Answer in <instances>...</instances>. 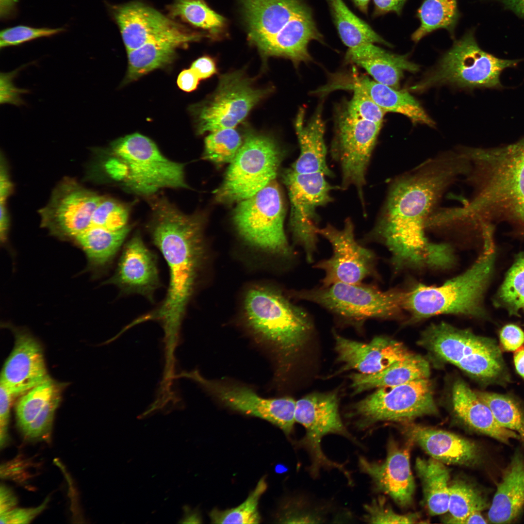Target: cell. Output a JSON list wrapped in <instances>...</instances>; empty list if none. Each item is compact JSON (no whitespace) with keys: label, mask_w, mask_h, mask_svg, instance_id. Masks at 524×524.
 <instances>
[{"label":"cell","mask_w":524,"mask_h":524,"mask_svg":"<svg viewBox=\"0 0 524 524\" xmlns=\"http://www.w3.org/2000/svg\"><path fill=\"white\" fill-rule=\"evenodd\" d=\"M407 0H373L374 9L373 16L377 17L389 13L400 15Z\"/></svg>","instance_id":"cell-52"},{"label":"cell","mask_w":524,"mask_h":524,"mask_svg":"<svg viewBox=\"0 0 524 524\" xmlns=\"http://www.w3.org/2000/svg\"><path fill=\"white\" fill-rule=\"evenodd\" d=\"M10 185L5 172L1 171L0 174V202H5L10 190Z\"/></svg>","instance_id":"cell-62"},{"label":"cell","mask_w":524,"mask_h":524,"mask_svg":"<svg viewBox=\"0 0 524 524\" xmlns=\"http://www.w3.org/2000/svg\"><path fill=\"white\" fill-rule=\"evenodd\" d=\"M346 60L364 68L375 81L398 89L405 71L416 72V64L407 55L391 53L373 43H366L349 48Z\"/></svg>","instance_id":"cell-28"},{"label":"cell","mask_w":524,"mask_h":524,"mask_svg":"<svg viewBox=\"0 0 524 524\" xmlns=\"http://www.w3.org/2000/svg\"><path fill=\"white\" fill-rule=\"evenodd\" d=\"M483 241L480 256L460 275L438 286L418 284L405 292L404 309L413 320L440 314L485 316L483 299L493 274L495 253L493 237Z\"/></svg>","instance_id":"cell-5"},{"label":"cell","mask_w":524,"mask_h":524,"mask_svg":"<svg viewBox=\"0 0 524 524\" xmlns=\"http://www.w3.org/2000/svg\"><path fill=\"white\" fill-rule=\"evenodd\" d=\"M269 90L254 87L252 79L241 70L222 75L214 93L198 108V132L234 128Z\"/></svg>","instance_id":"cell-17"},{"label":"cell","mask_w":524,"mask_h":524,"mask_svg":"<svg viewBox=\"0 0 524 524\" xmlns=\"http://www.w3.org/2000/svg\"><path fill=\"white\" fill-rule=\"evenodd\" d=\"M322 172L297 173L291 168L283 175V180L291 203L290 229L294 241L301 246L307 262H312L317 250L319 207L332 200L330 193L335 187L327 180Z\"/></svg>","instance_id":"cell-14"},{"label":"cell","mask_w":524,"mask_h":524,"mask_svg":"<svg viewBox=\"0 0 524 524\" xmlns=\"http://www.w3.org/2000/svg\"><path fill=\"white\" fill-rule=\"evenodd\" d=\"M131 229V226L129 225L115 231L91 227L74 239L85 252L91 264L102 266L113 259Z\"/></svg>","instance_id":"cell-36"},{"label":"cell","mask_w":524,"mask_h":524,"mask_svg":"<svg viewBox=\"0 0 524 524\" xmlns=\"http://www.w3.org/2000/svg\"><path fill=\"white\" fill-rule=\"evenodd\" d=\"M128 209L123 205L113 199L102 197L93 213L90 227L117 230L128 225Z\"/></svg>","instance_id":"cell-44"},{"label":"cell","mask_w":524,"mask_h":524,"mask_svg":"<svg viewBox=\"0 0 524 524\" xmlns=\"http://www.w3.org/2000/svg\"><path fill=\"white\" fill-rule=\"evenodd\" d=\"M62 194L48 210V221L57 232L74 238L90 227L93 213L102 197L75 186L65 189Z\"/></svg>","instance_id":"cell-25"},{"label":"cell","mask_w":524,"mask_h":524,"mask_svg":"<svg viewBox=\"0 0 524 524\" xmlns=\"http://www.w3.org/2000/svg\"><path fill=\"white\" fill-rule=\"evenodd\" d=\"M524 59H504L478 46L473 31L467 32L442 57L437 66L411 87L421 91L433 86L450 84L470 89H502L500 77L507 68Z\"/></svg>","instance_id":"cell-7"},{"label":"cell","mask_w":524,"mask_h":524,"mask_svg":"<svg viewBox=\"0 0 524 524\" xmlns=\"http://www.w3.org/2000/svg\"><path fill=\"white\" fill-rule=\"evenodd\" d=\"M317 232L330 243L333 250L330 258L313 266L324 272L322 286L360 284L366 278L378 277L376 255L356 240L354 226L350 218L345 220L342 229L328 224L319 228Z\"/></svg>","instance_id":"cell-18"},{"label":"cell","mask_w":524,"mask_h":524,"mask_svg":"<svg viewBox=\"0 0 524 524\" xmlns=\"http://www.w3.org/2000/svg\"><path fill=\"white\" fill-rule=\"evenodd\" d=\"M477 187L464 212L481 222H508L524 234V136L513 144L489 148H469Z\"/></svg>","instance_id":"cell-3"},{"label":"cell","mask_w":524,"mask_h":524,"mask_svg":"<svg viewBox=\"0 0 524 524\" xmlns=\"http://www.w3.org/2000/svg\"><path fill=\"white\" fill-rule=\"evenodd\" d=\"M350 83L339 85V89H357L366 94L385 113L393 112L408 117L414 124L434 127L435 122L420 103L408 92L394 89L374 81L367 77H354Z\"/></svg>","instance_id":"cell-31"},{"label":"cell","mask_w":524,"mask_h":524,"mask_svg":"<svg viewBox=\"0 0 524 524\" xmlns=\"http://www.w3.org/2000/svg\"><path fill=\"white\" fill-rule=\"evenodd\" d=\"M281 157L279 148L272 138L248 133L216 190L217 200L231 203L253 196L273 181Z\"/></svg>","instance_id":"cell-11"},{"label":"cell","mask_w":524,"mask_h":524,"mask_svg":"<svg viewBox=\"0 0 524 524\" xmlns=\"http://www.w3.org/2000/svg\"><path fill=\"white\" fill-rule=\"evenodd\" d=\"M500 340L504 349L515 351L524 344V332L516 325L508 324L502 328Z\"/></svg>","instance_id":"cell-50"},{"label":"cell","mask_w":524,"mask_h":524,"mask_svg":"<svg viewBox=\"0 0 524 524\" xmlns=\"http://www.w3.org/2000/svg\"><path fill=\"white\" fill-rule=\"evenodd\" d=\"M480 511H474L463 519L458 521L457 524H485V519L480 513Z\"/></svg>","instance_id":"cell-61"},{"label":"cell","mask_w":524,"mask_h":524,"mask_svg":"<svg viewBox=\"0 0 524 524\" xmlns=\"http://www.w3.org/2000/svg\"><path fill=\"white\" fill-rule=\"evenodd\" d=\"M192 69L199 79H204L210 77L216 72V68L213 60L208 56L199 58L191 65Z\"/></svg>","instance_id":"cell-53"},{"label":"cell","mask_w":524,"mask_h":524,"mask_svg":"<svg viewBox=\"0 0 524 524\" xmlns=\"http://www.w3.org/2000/svg\"><path fill=\"white\" fill-rule=\"evenodd\" d=\"M354 5L361 12L367 14L368 12V5L371 0H351Z\"/></svg>","instance_id":"cell-63"},{"label":"cell","mask_w":524,"mask_h":524,"mask_svg":"<svg viewBox=\"0 0 524 524\" xmlns=\"http://www.w3.org/2000/svg\"><path fill=\"white\" fill-rule=\"evenodd\" d=\"M404 431L432 458L444 464L469 466L478 458L475 443L453 433L414 424Z\"/></svg>","instance_id":"cell-27"},{"label":"cell","mask_w":524,"mask_h":524,"mask_svg":"<svg viewBox=\"0 0 524 524\" xmlns=\"http://www.w3.org/2000/svg\"><path fill=\"white\" fill-rule=\"evenodd\" d=\"M514 363L518 373L524 378V348L515 351Z\"/></svg>","instance_id":"cell-60"},{"label":"cell","mask_w":524,"mask_h":524,"mask_svg":"<svg viewBox=\"0 0 524 524\" xmlns=\"http://www.w3.org/2000/svg\"><path fill=\"white\" fill-rule=\"evenodd\" d=\"M524 506V462L514 457L498 485L488 518L492 523H508L515 519Z\"/></svg>","instance_id":"cell-33"},{"label":"cell","mask_w":524,"mask_h":524,"mask_svg":"<svg viewBox=\"0 0 524 524\" xmlns=\"http://www.w3.org/2000/svg\"><path fill=\"white\" fill-rule=\"evenodd\" d=\"M267 488L265 478L262 477L247 499L236 508L225 510L214 509L210 517L214 524H258L260 516L258 510L259 500Z\"/></svg>","instance_id":"cell-42"},{"label":"cell","mask_w":524,"mask_h":524,"mask_svg":"<svg viewBox=\"0 0 524 524\" xmlns=\"http://www.w3.org/2000/svg\"><path fill=\"white\" fill-rule=\"evenodd\" d=\"M352 90L354 94L346 106L347 113L354 117L382 124L385 112L363 92Z\"/></svg>","instance_id":"cell-47"},{"label":"cell","mask_w":524,"mask_h":524,"mask_svg":"<svg viewBox=\"0 0 524 524\" xmlns=\"http://www.w3.org/2000/svg\"><path fill=\"white\" fill-rule=\"evenodd\" d=\"M295 418L305 429L299 444L309 454L311 475L317 476L321 468H337L349 477L350 474L344 466L329 459L321 448L322 439L330 434L340 435L358 443L342 421L337 393H314L298 400Z\"/></svg>","instance_id":"cell-15"},{"label":"cell","mask_w":524,"mask_h":524,"mask_svg":"<svg viewBox=\"0 0 524 524\" xmlns=\"http://www.w3.org/2000/svg\"><path fill=\"white\" fill-rule=\"evenodd\" d=\"M437 413L427 378L377 388L353 405L350 416L359 428L364 429L379 422H407Z\"/></svg>","instance_id":"cell-13"},{"label":"cell","mask_w":524,"mask_h":524,"mask_svg":"<svg viewBox=\"0 0 524 524\" xmlns=\"http://www.w3.org/2000/svg\"><path fill=\"white\" fill-rule=\"evenodd\" d=\"M415 469L423 485L424 499L430 514L448 510L450 471L444 463L433 458H418Z\"/></svg>","instance_id":"cell-34"},{"label":"cell","mask_w":524,"mask_h":524,"mask_svg":"<svg viewBox=\"0 0 524 524\" xmlns=\"http://www.w3.org/2000/svg\"><path fill=\"white\" fill-rule=\"evenodd\" d=\"M364 520L371 524H413L419 518L416 513L399 514L387 504L385 498L379 497L364 506Z\"/></svg>","instance_id":"cell-46"},{"label":"cell","mask_w":524,"mask_h":524,"mask_svg":"<svg viewBox=\"0 0 524 524\" xmlns=\"http://www.w3.org/2000/svg\"><path fill=\"white\" fill-rule=\"evenodd\" d=\"M198 380L218 401L229 409L266 420L288 435L295 424L296 401L292 397L266 398L243 385L204 379Z\"/></svg>","instance_id":"cell-19"},{"label":"cell","mask_w":524,"mask_h":524,"mask_svg":"<svg viewBox=\"0 0 524 524\" xmlns=\"http://www.w3.org/2000/svg\"><path fill=\"white\" fill-rule=\"evenodd\" d=\"M452 402L458 417L474 429L504 443L512 439H521L516 432L501 426L488 406L462 380H456L453 385Z\"/></svg>","instance_id":"cell-29"},{"label":"cell","mask_w":524,"mask_h":524,"mask_svg":"<svg viewBox=\"0 0 524 524\" xmlns=\"http://www.w3.org/2000/svg\"><path fill=\"white\" fill-rule=\"evenodd\" d=\"M199 80L196 73L190 68L185 69L180 73L178 78L177 83L182 90L191 92L197 88Z\"/></svg>","instance_id":"cell-54"},{"label":"cell","mask_w":524,"mask_h":524,"mask_svg":"<svg viewBox=\"0 0 524 524\" xmlns=\"http://www.w3.org/2000/svg\"><path fill=\"white\" fill-rule=\"evenodd\" d=\"M334 334L337 360L343 364L340 372L375 374L413 354L403 343L388 337L377 336L364 343Z\"/></svg>","instance_id":"cell-23"},{"label":"cell","mask_w":524,"mask_h":524,"mask_svg":"<svg viewBox=\"0 0 524 524\" xmlns=\"http://www.w3.org/2000/svg\"><path fill=\"white\" fill-rule=\"evenodd\" d=\"M405 292L382 291L372 284L337 283L298 292L300 299L319 305L345 323L395 317L404 310Z\"/></svg>","instance_id":"cell-10"},{"label":"cell","mask_w":524,"mask_h":524,"mask_svg":"<svg viewBox=\"0 0 524 524\" xmlns=\"http://www.w3.org/2000/svg\"><path fill=\"white\" fill-rule=\"evenodd\" d=\"M106 283L125 293L140 294L152 300L160 284L157 259L139 233L125 244L115 273Z\"/></svg>","instance_id":"cell-24"},{"label":"cell","mask_w":524,"mask_h":524,"mask_svg":"<svg viewBox=\"0 0 524 524\" xmlns=\"http://www.w3.org/2000/svg\"><path fill=\"white\" fill-rule=\"evenodd\" d=\"M284 214L282 196L273 180L253 196L240 201L233 219L238 232L249 244L289 258L293 252L284 230Z\"/></svg>","instance_id":"cell-12"},{"label":"cell","mask_w":524,"mask_h":524,"mask_svg":"<svg viewBox=\"0 0 524 524\" xmlns=\"http://www.w3.org/2000/svg\"><path fill=\"white\" fill-rule=\"evenodd\" d=\"M18 69L10 72L1 73L0 76V102L1 104L8 103L20 106L24 102L21 98L22 94L28 90L16 87L13 82L17 74Z\"/></svg>","instance_id":"cell-48"},{"label":"cell","mask_w":524,"mask_h":524,"mask_svg":"<svg viewBox=\"0 0 524 524\" xmlns=\"http://www.w3.org/2000/svg\"><path fill=\"white\" fill-rule=\"evenodd\" d=\"M65 386L49 377L19 397L15 407L16 420L26 439H50L54 414Z\"/></svg>","instance_id":"cell-22"},{"label":"cell","mask_w":524,"mask_h":524,"mask_svg":"<svg viewBox=\"0 0 524 524\" xmlns=\"http://www.w3.org/2000/svg\"><path fill=\"white\" fill-rule=\"evenodd\" d=\"M18 0H0V17L3 21L16 16Z\"/></svg>","instance_id":"cell-56"},{"label":"cell","mask_w":524,"mask_h":524,"mask_svg":"<svg viewBox=\"0 0 524 524\" xmlns=\"http://www.w3.org/2000/svg\"><path fill=\"white\" fill-rule=\"evenodd\" d=\"M417 16L420 25L411 35L414 42L439 29L446 30L453 38L460 17L457 0H423Z\"/></svg>","instance_id":"cell-37"},{"label":"cell","mask_w":524,"mask_h":524,"mask_svg":"<svg viewBox=\"0 0 524 524\" xmlns=\"http://www.w3.org/2000/svg\"><path fill=\"white\" fill-rule=\"evenodd\" d=\"M16 504V497L11 490L1 485L0 489V514L12 510Z\"/></svg>","instance_id":"cell-55"},{"label":"cell","mask_w":524,"mask_h":524,"mask_svg":"<svg viewBox=\"0 0 524 524\" xmlns=\"http://www.w3.org/2000/svg\"><path fill=\"white\" fill-rule=\"evenodd\" d=\"M496 304L509 314L524 312V251L517 257L496 295Z\"/></svg>","instance_id":"cell-38"},{"label":"cell","mask_w":524,"mask_h":524,"mask_svg":"<svg viewBox=\"0 0 524 524\" xmlns=\"http://www.w3.org/2000/svg\"><path fill=\"white\" fill-rule=\"evenodd\" d=\"M430 367L423 357L412 354L397 361L382 371L373 374H351V387L358 394L374 388L395 386L416 379L427 378Z\"/></svg>","instance_id":"cell-32"},{"label":"cell","mask_w":524,"mask_h":524,"mask_svg":"<svg viewBox=\"0 0 524 524\" xmlns=\"http://www.w3.org/2000/svg\"><path fill=\"white\" fill-rule=\"evenodd\" d=\"M516 14L524 17V0H496Z\"/></svg>","instance_id":"cell-57"},{"label":"cell","mask_w":524,"mask_h":524,"mask_svg":"<svg viewBox=\"0 0 524 524\" xmlns=\"http://www.w3.org/2000/svg\"><path fill=\"white\" fill-rule=\"evenodd\" d=\"M487 506L481 494L472 486L462 480L453 482L449 487L448 510L445 523L457 524L470 513L481 511Z\"/></svg>","instance_id":"cell-41"},{"label":"cell","mask_w":524,"mask_h":524,"mask_svg":"<svg viewBox=\"0 0 524 524\" xmlns=\"http://www.w3.org/2000/svg\"><path fill=\"white\" fill-rule=\"evenodd\" d=\"M361 471L372 479L377 490L390 496L401 507L413 501L415 482L411 471L409 446H401L390 439L385 459L381 462L359 458Z\"/></svg>","instance_id":"cell-20"},{"label":"cell","mask_w":524,"mask_h":524,"mask_svg":"<svg viewBox=\"0 0 524 524\" xmlns=\"http://www.w3.org/2000/svg\"><path fill=\"white\" fill-rule=\"evenodd\" d=\"M245 321L254 335L276 353L281 367H288L311 336L310 315L279 292L263 287L250 289L244 303Z\"/></svg>","instance_id":"cell-6"},{"label":"cell","mask_w":524,"mask_h":524,"mask_svg":"<svg viewBox=\"0 0 524 524\" xmlns=\"http://www.w3.org/2000/svg\"><path fill=\"white\" fill-rule=\"evenodd\" d=\"M199 38L200 35L187 33L178 26L159 38L127 51V80H135L170 64L175 57L177 48Z\"/></svg>","instance_id":"cell-30"},{"label":"cell","mask_w":524,"mask_h":524,"mask_svg":"<svg viewBox=\"0 0 524 524\" xmlns=\"http://www.w3.org/2000/svg\"><path fill=\"white\" fill-rule=\"evenodd\" d=\"M110 149L116 164L118 179L124 177L135 191L151 195L163 188H186L184 165L163 155L148 137L134 133L120 138Z\"/></svg>","instance_id":"cell-8"},{"label":"cell","mask_w":524,"mask_h":524,"mask_svg":"<svg viewBox=\"0 0 524 524\" xmlns=\"http://www.w3.org/2000/svg\"><path fill=\"white\" fill-rule=\"evenodd\" d=\"M13 399L14 398L8 391L0 384V442L1 448L5 445L8 441V425L10 417V409Z\"/></svg>","instance_id":"cell-51"},{"label":"cell","mask_w":524,"mask_h":524,"mask_svg":"<svg viewBox=\"0 0 524 524\" xmlns=\"http://www.w3.org/2000/svg\"><path fill=\"white\" fill-rule=\"evenodd\" d=\"M184 515L180 523H201V519L198 511L191 510L187 506L183 507Z\"/></svg>","instance_id":"cell-58"},{"label":"cell","mask_w":524,"mask_h":524,"mask_svg":"<svg viewBox=\"0 0 524 524\" xmlns=\"http://www.w3.org/2000/svg\"><path fill=\"white\" fill-rule=\"evenodd\" d=\"M490 408L502 427L517 433L524 442V415L518 405L508 396L486 392H475Z\"/></svg>","instance_id":"cell-40"},{"label":"cell","mask_w":524,"mask_h":524,"mask_svg":"<svg viewBox=\"0 0 524 524\" xmlns=\"http://www.w3.org/2000/svg\"><path fill=\"white\" fill-rule=\"evenodd\" d=\"M4 206V202H0V233L1 241L5 240L8 229V218Z\"/></svg>","instance_id":"cell-59"},{"label":"cell","mask_w":524,"mask_h":524,"mask_svg":"<svg viewBox=\"0 0 524 524\" xmlns=\"http://www.w3.org/2000/svg\"><path fill=\"white\" fill-rule=\"evenodd\" d=\"M326 0L339 35L348 48L366 43L391 46L369 24L355 15L343 0Z\"/></svg>","instance_id":"cell-35"},{"label":"cell","mask_w":524,"mask_h":524,"mask_svg":"<svg viewBox=\"0 0 524 524\" xmlns=\"http://www.w3.org/2000/svg\"><path fill=\"white\" fill-rule=\"evenodd\" d=\"M381 125L354 117L345 110L337 120L331 154L340 167V186L355 187L363 206L366 173Z\"/></svg>","instance_id":"cell-16"},{"label":"cell","mask_w":524,"mask_h":524,"mask_svg":"<svg viewBox=\"0 0 524 524\" xmlns=\"http://www.w3.org/2000/svg\"><path fill=\"white\" fill-rule=\"evenodd\" d=\"M242 143L240 135L234 128L212 132L205 138L204 158L216 163H230Z\"/></svg>","instance_id":"cell-43"},{"label":"cell","mask_w":524,"mask_h":524,"mask_svg":"<svg viewBox=\"0 0 524 524\" xmlns=\"http://www.w3.org/2000/svg\"><path fill=\"white\" fill-rule=\"evenodd\" d=\"M14 334V346L3 365L0 383L14 398L49 377L39 342L26 331L15 329Z\"/></svg>","instance_id":"cell-21"},{"label":"cell","mask_w":524,"mask_h":524,"mask_svg":"<svg viewBox=\"0 0 524 524\" xmlns=\"http://www.w3.org/2000/svg\"><path fill=\"white\" fill-rule=\"evenodd\" d=\"M248 37L264 56H282L295 64L312 58L308 47L323 35L303 0H240Z\"/></svg>","instance_id":"cell-4"},{"label":"cell","mask_w":524,"mask_h":524,"mask_svg":"<svg viewBox=\"0 0 524 524\" xmlns=\"http://www.w3.org/2000/svg\"><path fill=\"white\" fill-rule=\"evenodd\" d=\"M113 15L127 51L139 48L178 26L154 9L140 2L117 7Z\"/></svg>","instance_id":"cell-26"},{"label":"cell","mask_w":524,"mask_h":524,"mask_svg":"<svg viewBox=\"0 0 524 524\" xmlns=\"http://www.w3.org/2000/svg\"><path fill=\"white\" fill-rule=\"evenodd\" d=\"M49 498L33 508H15L0 514V524H27L29 523L46 507Z\"/></svg>","instance_id":"cell-49"},{"label":"cell","mask_w":524,"mask_h":524,"mask_svg":"<svg viewBox=\"0 0 524 524\" xmlns=\"http://www.w3.org/2000/svg\"><path fill=\"white\" fill-rule=\"evenodd\" d=\"M152 218L148 230L164 258L169 285L164 300L144 318H157L176 330L183 317L203 266L205 248L200 219L186 214L164 197L150 201Z\"/></svg>","instance_id":"cell-2"},{"label":"cell","mask_w":524,"mask_h":524,"mask_svg":"<svg viewBox=\"0 0 524 524\" xmlns=\"http://www.w3.org/2000/svg\"><path fill=\"white\" fill-rule=\"evenodd\" d=\"M469 166L463 153L443 155L396 180L377 223L363 242L384 245L395 268L442 267L447 246L427 239L426 224L446 187Z\"/></svg>","instance_id":"cell-1"},{"label":"cell","mask_w":524,"mask_h":524,"mask_svg":"<svg viewBox=\"0 0 524 524\" xmlns=\"http://www.w3.org/2000/svg\"><path fill=\"white\" fill-rule=\"evenodd\" d=\"M420 344L439 358L485 381L497 380L505 373L501 350L491 339L444 322L424 332Z\"/></svg>","instance_id":"cell-9"},{"label":"cell","mask_w":524,"mask_h":524,"mask_svg":"<svg viewBox=\"0 0 524 524\" xmlns=\"http://www.w3.org/2000/svg\"><path fill=\"white\" fill-rule=\"evenodd\" d=\"M66 30L64 27L36 28L21 25L7 28L0 32V48L19 45L37 38L52 36Z\"/></svg>","instance_id":"cell-45"},{"label":"cell","mask_w":524,"mask_h":524,"mask_svg":"<svg viewBox=\"0 0 524 524\" xmlns=\"http://www.w3.org/2000/svg\"><path fill=\"white\" fill-rule=\"evenodd\" d=\"M172 16L180 17L192 25L217 33L226 24V20L202 0H175L170 8Z\"/></svg>","instance_id":"cell-39"}]
</instances>
